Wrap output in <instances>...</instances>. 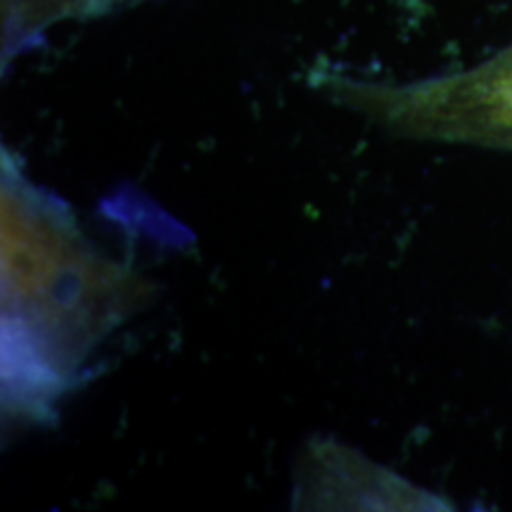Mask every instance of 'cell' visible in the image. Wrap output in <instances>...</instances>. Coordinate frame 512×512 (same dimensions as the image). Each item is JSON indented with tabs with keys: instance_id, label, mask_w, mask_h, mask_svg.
Wrapping results in <instances>:
<instances>
[{
	"instance_id": "6da1fadb",
	"label": "cell",
	"mask_w": 512,
	"mask_h": 512,
	"mask_svg": "<svg viewBox=\"0 0 512 512\" xmlns=\"http://www.w3.org/2000/svg\"><path fill=\"white\" fill-rule=\"evenodd\" d=\"M3 406L46 420L88 358L152 287L83 233L62 200L3 150Z\"/></svg>"
},
{
	"instance_id": "277c9868",
	"label": "cell",
	"mask_w": 512,
	"mask_h": 512,
	"mask_svg": "<svg viewBox=\"0 0 512 512\" xmlns=\"http://www.w3.org/2000/svg\"><path fill=\"white\" fill-rule=\"evenodd\" d=\"M117 3L121 0H5V27L10 29L12 43H17V38L48 27L57 19L88 17Z\"/></svg>"
},
{
	"instance_id": "3957f363",
	"label": "cell",
	"mask_w": 512,
	"mask_h": 512,
	"mask_svg": "<svg viewBox=\"0 0 512 512\" xmlns=\"http://www.w3.org/2000/svg\"><path fill=\"white\" fill-rule=\"evenodd\" d=\"M434 498L413 489L361 453L325 441L311 444L297 470V508L313 510H425Z\"/></svg>"
},
{
	"instance_id": "7a4b0ae2",
	"label": "cell",
	"mask_w": 512,
	"mask_h": 512,
	"mask_svg": "<svg viewBox=\"0 0 512 512\" xmlns=\"http://www.w3.org/2000/svg\"><path fill=\"white\" fill-rule=\"evenodd\" d=\"M313 86L392 136L512 150V46L470 72L380 83L316 72Z\"/></svg>"
}]
</instances>
